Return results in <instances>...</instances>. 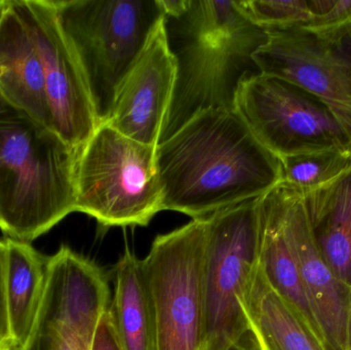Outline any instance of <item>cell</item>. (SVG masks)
<instances>
[{
	"label": "cell",
	"mask_w": 351,
	"mask_h": 350,
	"mask_svg": "<svg viewBox=\"0 0 351 350\" xmlns=\"http://www.w3.org/2000/svg\"><path fill=\"white\" fill-rule=\"evenodd\" d=\"M176 71L164 18L119 86L104 123L130 139L158 146L172 103Z\"/></svg>",
	"instance_id": "13"
},
{
	"label": "cell",
	"mask_w": 351,
	"mask_h": 350,
	"mask_svg": "<svg viewBox=\"0 0 351 350\" xmlns=\"http://www.w3.org/2000/svg\"><path fill=\"white\" fill-rule=\"evenodd\" d=\"M104 271L62 245L49 256L43 297L30 335L18 350H90L111 305Z\"/></svg>",
	"instance_id": "9"
},
{
	"label": "cell",
	"mask_w": 351,
	"mask_h": 350,
	"mask_svg": "<svg viewBox=\"0 0 351 350\" xmlns=\"http://www.w3.org/2000/svg\"><path fill=\"white\" fill-rule=\"evenodd\" d=\"M346 350H351V294L348 308V324H346Z\"/></svg>",
	"instance_id": "27"
},
{
	"label": "cell",
	"mask_w": 351,
	"mask_h": 350,
	"mask_svg": "<svg viewBox=\"0 0 351 350\" xmlns=\"http://www.w3.org/2000/svg\"><path fill=\"white\" fill-rule=\"evenodd\" d=\"M282 182L301 193L315 190L351 168V152L324 150L280 158Z\"/></svg>",
	"instance_id": "20"
},
{
	"label": "cell",
	"mask_w": 351,
	"mask_h": 350,
	"mask_svg": "<svg viewBox=\"0 0 351 350\" xmlns=\"http://www.w3.org/2000/svg\"><path fill=\"white\" fill-rule=\"evenodd\" d=\"M123 350H156V314L143 259L125 248L114 268L110 305Z\"/></svg>",
	"instance_id": "16"
},
{
	"label": "cell",
	"mask_w": 351,
	"mask_h": 350,
	"mask_svg": "<svg viewBox=\"0 0 351 350\" xmlns=\"http://www.w3.org/2000/svg\"><path fill=\"white\" fill-rule=\"evenodd\" d=\"M90 350H123L113 324L110 308L99 321Z\"/></svg>",
	"instance_id": "24"
},
{
	"label": "cell",
	"mask_w": 351,
	"mask_h": 350,
	"mask_svg": "<svg viewBox=\"0 0 351 350\" xmlns=\"http://www.w3.org/2000/svg\"><path fill=\"white\" fill-rule=\"evenodd\" d=\"M247 18L264 30L306 29L313 18L311 0L237 1Z\"/></svg>",
	"instance_id": "21"
},
{
	"label": "cell",
	"mask_w": 351,
	"mask_h": 350,
	"mask_svg": "<svg viewBox=\"0 0 351 350\" xmlns=\"http://www.w3.org/2000/svg\"><path fill=\"white\" fill-rule=\"evenodd\" d=\"M254 53L260 73L288 80L323 101L351 138V26L315 32L268 30Z\"/></svg>",
	"instance_id": "10"
},
{
	"label": "cell",
	"mask_w": 351,
	"mask_h": 350,
	"mask_svg": "<svg viewBox=\"0 0 351 350\" xmlns=\"http://www.w3.org/2000/svg\"><path fill=\"white\" fill-rule=\"evenodd\" d=\"M162 211L206 218L259 199L282 181V162L235 109L194 115L156 146Z\"/></svg>",
	"instance_id": "1"
},
{
	"label": "cell",
	"mask_w": 351,
	"mask_h": 350,
	"mask_svg": "<svg viewBox=\"0 0 351 350\" xmlns=\"http://www.w3.org/2000/svg\"><path fill=\"white\" fill-rule=\"evenodd\" d=\"M58 18L86 76L99 125L117 90L164 20L160 0H53Z\"/></svg>",
	"instance_id": "4"
},
{
	"label": "cell",
	"mask_w": 351,
	"mask_h": 350,
	"mask_svg": "<svg viewBox=\"0 0 351 350\" xmlns=\"http://www.w3.org/2000/svg\"><path fill=\"white\" fill-rule=\"evenodd\" d=\"M313 18L307 30L315 32L351 26V0H311Z\"/></svg>",
	"instance_id": "22"
},
{
	"label": "cell",
	"mask_w": 351,
	"mask_h": 350,
	"mask_svg": "<svg viewBox=\"0 0 351 350\" xmlns=\"http://www.w3.org/2000/svg\"><path fill=\"white\" fill-rule=\"evenodd\" d=\"M8 246L6 301L12 341L18 349L28 339L43 297L49 257L28 242L4 238Z\"/></svg>",
	"instance_id": "19"
},
{
	"label": "cell",
	"mask_w": 351,
	"mask_h": 350,
	"mask_svg": "<svg viewBox=\"0 0 351 350\" xmlns=\"http://www.w3.org/2000/svg\"><path fill=\"white\" fill-rule=\"evenodd\" d=\"M18 347L12 342L5 343V345H0V350H18Z\"/></svg>",
	"instance_id": "28"
},
{
	"label": "cell",
	"mask_w": 351,
	"mask_h": 350,
	"mask_svg": "<svg viewBox=\"0 0 351 350\" xmlns=\"http://www.w3.org/2000/svg\"><path fill=\"white\" fill-rule=\"evenodd\" d=\"M6 261L8 246L5 240H0V345L12 342L6 301Z\"/></svg>",
	"instance_id": "23"
},
{
	"label": "cell",
	"mask_w": 351,
	"mask_h": 350,
	"mask_svg": "<svg viewBox=\"0 0 351 350\" xmlns=\"http://www.w3.org/2000/svg\"><path fill=\"white\" fill-rule=\"evenodd\" d=\"M165 28L177 71L160 143L202 111L234 109L241 82L260 73L254 53L267 38L237 1L189 0L181 14L165 16Z\"/></svg>",
	"instance_id": "2"
},
{
	"label": "cell",
	"mask_w": 351,
	"mask_h": 350,
	"mask_svg": "<svg viewBox=\"0 0 351 350\" xmlns=\"http://www.w3.org/2000/svg\"><path fill=\"white\" fill-rule=\"evenodd\" d=\"M302 195L317 249L338 279L351 289V168Z\"/></svg>",
	"instance_id": "15"
},
{
	"label": "cell",
	"mask_w": 351,
	"mask_h": 350,
	"mask_svg": "<svg viewBox=\"0 0 351 350\" xmlns=\"http://www.w3.org/2000/svg\"><path fill=\"white\" fill-rule=\"evenodd\" d=\"M234 109L280 160L324 150L351 152V138L329 106L288 80L262 73L245 78Z\"/></svg>",
	"instance_id": "7"
},
{
	"label": "cell",
	"mask_w": 351,
	"mask_h": 350,
	"mask_svg": "<svg viewBox=\"0 0 351 350\" xmlns=\"http://www.w3.org/2000/svg\"><path fill=\"white\" fill-rule=\"evenodd\" d=\"M245 310L250 332L261 350H327L306 321L269 285L259 265Z\"/></svg>",
	"instance_id": "17"
},
{
	"label": "cell",
	"mask_w": 351,
	"mask_h": 350,
	"mask_svg": "<svg viewBox=\"0 0 351 350\" xmlns=\"http://www.w3.org/2000/svg\"><path fill=\"white\" fill-rule=\"evenodd\" d=\"M4 103H5V101H4L3 98H2L1 92H0V109H1V107L3 106Z\"/></svg>",
	"instance_id": "31"
},
{
	"label": "cell",
	"mask_w": 351,
	"mask_h": 350,
	"mask_svg": "<svg viewBox=\"0 0 351 350\" xmlns=\"http://www.w3.org/2000/svg\"><path fill=\"white\" fill-rule=\"evenodd\" d=\"M6 0H0V14H1L2 10H3L4 5H5Z\"/></svg>",
	"instance_id": "30"
},
{
	"label": "cell",
	"mask_w": 351,
	"mask_h": 350,
	"mask_svg": "<svg viewBox=\"0 0 351 350\" xmlns=\"http://www.w3.org/2000/svg\"><path fill=\"white\" fill-rule=\"evenodd\" d=\"M276 188L285 232L319 337L327 350H346L351 289L338 279L317 249L302 193L282 181Z\"/></svg>",
	"instance_id": "12"
},
{
	"label": "cell",
	"mask_w": 351,
	"mask_h": 350,
	"mask_svg": "<svg viewBox=\"0 0 351 350\" xmlns=\"http://www.w3.org/2000/svg\"><path fill=\"white\" fill-rule=\"evenodd\" d=\"M165 16H177L187 8L189 0H160Z\"/></svg>",
	"instance_id": "25"
},
{
	"label": "cell",
	"mask_w": 351,
	"mask_h": 350,
	"mask_svg": "<svg viewBox=\"0 0 351 350\" xmlns=\"http://www.w3.org/2000/svg\"><path fill=\"white\" fill-rule=\"evenodd\" d=\"M258 211V265L269 285L300 314L319 337L301 284L296 260L285 232L280 195L276 186L259 197Z\"/></svg>",
	"instance_id": "18"
},
{
	"label": "cell",
	"mask_w": 351,
	"mask_h": 350,
	"mask_svg": "<svg viewBox=\"0 0 351 350\" xmlns=\"http://www.w3.org/2000/svg\"><path fill=\"white\" fill-rule=\"evenodd\" d=\"M23 5L43 64L51 129L80 150L99 125L86 76L53 0H23Z\"/></svg>",
	"instance_id": "11"
},
{
	"label": "cell",
	"mask_w": 351,
	"mask_h": 350,
	"mask_svg": "<svg viewBox=\"0 0 351 350\" xmlns=\"http://www.w3.org/2000/svg\"><path fill=\"white\" fill-rule=\"evenodd\" d=\"M259 199L206 217L202 350H227L250 332L245 304L258 266Z\"/></svg>",
	"instance_id": "6"
},
{
	"label": "cell",
	"mask_w": 351,
	"mask_h": 350,
	"mask_svg": "<svg viewBox=\"0 0 351 350\" xmlns=\"http://www.w3.org/2000/svg\"><path fill=\"white\" fill-rule=\"evenodd\" d=\"M251 343H252V349L253 350H261L260 349L259 345H257V342H256L255 338H254L253 335H252L251 333Z\"/></svg>",
	"instance_id": "29"
},
{
	"label": "cell",
	"mask_w": 351,
	"mask_h": 350,
	"mask_svg": "<svg viewBox=\"0 0 351 350\" xmlns=\"http://www.w3.org/2000/svg\"><path fill=\"white\" fill-rule=\"evenodd\" d=\"M206 218L154 238L145 257L156 314V350H202Z\"/></svg>",
	"instance_id": "8"
},
{
	"label": "cell",
	"mask_w": 351,
	"mask_h": 350,
	"mask_svg": "<svg viewBox=\"0 0 351 350\" xmlns=\"http://www.w3.org/2000/svg\"><path fill=\"white\" fill-rule=\"evenodd\" d=\"M80 150L4 103L0 109V230L31 244L75 212Z\"/></svg>",
	"instance_id": "3"
},
{
	"label": "cell",
	"mask_w": 351,
	"mask_h": 350,
	"mask_svg": "<svg viewBox=\"0 0 351 350\" xmlns=\"http://www.w3.org/2000/svg\"><path fill=\"white\" fill-rule=\"evenodd\" d=\"M75 212L101 228L147 226L162 212L156 146L101 123L78 152Z\"/></svg>",
	"instance_id": "5"
},
{
	"label": "cell",
	"mask_w": 351,
	"mask_h": 350,
	"mask_svg": "<svg viewBox=\"0 0 351 350\" xmlns=\"http://www.w3.org/2000/svg\"><path fill=\"white\" fill-rule=\"evenodd\" d=\"M227 350H253L251 343V332L247 333L241 341L235 343Z\"/></svg>",
	"instance_id": "26"
},
{
	"label": "cell",
	"mask_w": 351,
	"mask_h": 350,
	"mask_svg": "<svg viewBox=\"0 0 351 350\" xmlns=\"http://www.w3.org/2000/svg\"><path fill=\"white\" fill-rule=\"evenodd\" d=\"M0 92L8 105L51 129L43 64L23 0H6L0 14Z\"/></svg>",
	"instance_id": "14"
}]
</instances>
